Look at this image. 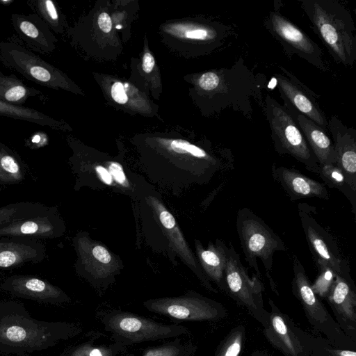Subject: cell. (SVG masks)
<instances>
[{"label":"cell","mask_w":356,"mask_h":356,"mask_svg":"<svg viewBox=\"0 0 356 356\" xmlns=\"http://www.w3.org/2000/svg\"><path fill=\"white\" fill-rule=\"evenodd\" d=\"M81 332V327L74 323L35 319L17 301L0 302L1 354L27 356L54 347Z\"/></svg>","instance_id":"6da1fadb"},{"label":"cell","mask_w":356,"mask_h":356,"mask_svg":"<svg viewBox=\"0 0 356 356\" xmlns=\"http://www.w3.org/2000/svg\"><path fill=\"white\" fill-rule=\"evenodd\" d=\"M313 30L333 59L346 67L356 60V27L350 11L335 0H300Z\"/></svg>","instance_id":"7a4b0ae2"},{"label":"cell","mask_w":356,"mask_h":356,"mask_svg":"<svg viewBox=\"0 0 356 356\" xmlns=\"http://www.w3.org/2000/svg\"><path fill=\"white\" fill-rule=\"evenodd\" d=\"M197 84L217 96L219 109L232 108L248 118L253 111L252 100L259 99L261 95L259 79L242 58L229 67L203 73Z\"/></svg>","instance_id":"3957f363"},{"label":"cell","mask_w":356,"mask_h":356,"mask_svg":"<svg viewBox=\"0 0 356 356\" xmlns=\"http://www.w3.org/2000/svg\"><path fill=\"white\" fill-rule=\"evenodd\" d=\"M104 329L112 340L127 346L145 341L174 339L189 334L181 325L164 324L146 317L120 309L99 314Z\"/></svg>","instance_id":"277c9868"},{"label":"cell","mask_w":356,"mask_h":356,"mask_svg":"<svg viewBox=\"0 0 356 356\" xmlns=\"http://www.w3.org/2000/svg\"><path fill=\"white\" fill-rule=\"evenodd\" d=\"M236 225L248 264L260 279L261 273L257 264V259H259L273 286V280L269 272L272 270L273 255L277 251L286 250L284 243L261 218L248 208H243L238 211Z\"/></svg>","instance_id":"5b68a950"},{"label":"cell","mask_w":356,"mask_h":356,"mask_svg":"<svg viewBox=\"0 0 356 356\" xmlns=\"http://www.w3.org/2000/svg\"><path fill=\"white\" fill-rule=\"evenodd\" d=\"M264 111L275 151L292 156L315 172L318 163L293 115L268 94L265 97Z\"/></svg>","instance_id":"8992f818"},{"label":"cell","mask_w":356,"mask_h":356,"mask_svg":"<svg viewBox=\"0 0 356 356\" xmlns=\"http://www.w3.org/2000/svg\"><path fill=\"white\" fill-rule=\"evenodd\" d=\"M0 61L26 79L51 89L65 88V76L55 67L30 51L13 38L0 41Z\"/></svg>","instance_id":"52a82bcc"},{"label":"cell","mask_w":356,"mask_h":356,"mask_svg":"<svg viewBox=\"0 0 356 356\" xmlns=\"http://www.w3.org/2000/svg\"><path fill=\"white\" fill-rule=\"evenodd\" d=\"M264 25L289 56L296 55L321 71L327 70L321 47L300 28L283 15L279 8L275 6L266 17Z\"/></svg>","instance_id":"ba28073f"},{"label":"cell","mask_w":356,"mask_h":356,"mask_svg":"<svg viewBox=\"0 0 356 356\" xmlns=\"http://www.w3.org/2000/svg\"><path fill=\"white\" fill-rule=\"evenodd\" d=\"M143 305L149 312L183 321L216 320L223 314L218 302L193 291L179 297L150 299Z\"/></svg>","instance_id":"9c48e42d"},{"label":"cell","mask_w":356,"mask_h":356,"mask_svg":"<svg viewBox=\"0 0 356 356\" xmlns=\"http://www.w3.org/2000/svg\"><path fill=\"white\" fill-rule=\"evenodd\" d=\"M227 291L234 298L247 307L260 321L266 318L263 308L262 291L264 286L259 278H250L243 265L239 254L230 243L227 250L225 268Z\"/></svg>","instance_id":"30bf717a"},{"label":"cell","mask_w":356,"mask_h":356,"mask_svg":"<svg viewBox=\"0 0 356 356\" xmlns=\"http://www.w3.org/2000/svg\"><path fill=\"white\" fill-rule=\"evenodd\" d=\"M279 68L282 73L274 76L284 106L303 115L327 131V120L320 107L317 95L284 67Z\"/></svg>","instance_id":"8fae6325"},{"label":"cell","mask_w":356,"mask_h":356,"mask_svg":"<svg viewBox=\"0 0 356 356\" xmlns=\"http://www.w3.org/2000/svg\"><path fill=\"white\" fill-rule=\"evenodd\" d=\"M298 211L300 223L316 263L325 264L338 274L346 270L345 261L333 237L310 215L304 204L298 205Z\"/></svg>","instance_id":"7c38bea8"},{"label":"cell","mask_w":356,"mask_h":356,"mask_svg":"<svg viewBox=\"0 0 356 356\" xmlns=\"http://www.w3.org/2000/svg\"><path fill=\"white\" fill-rule=\"evenodd\" d=\"M63 225L55 207H46L31 216L0 226V237H23L30 239L54 238L61 235Z\"/></svg>","instance_id":"4fadbf2b"},{"label":"cell","mask_w":356,"mask_h":356,"mask_svg":"<svg viewBox=\"0 0 356 356\" xmlns=\"http://www.w3.org/2000/svg\"><path fill=\"white\" fill-rule=\"evenodd\" d=\"M293 292L304 306L310 321L330 337L334 339L341 335V332L334 324V322L314 293L304 266L296 256H293Z\"/></svg>","instance_id":"5bb4252c"},{"label":"cell","mask_w":356,"mask_h":356,"mask_svg":"<svg viewBox=\"0 0 356 356\" xmlns=\"http://www.w3.org/2000/svg\"><path fill=\"white\" fill-rule=\"evenodd\" d=\"M0 287L16 297L43 303L60 305L70 300L59 287L32 275H11L1 282Z\"/></svg>","instance_id":"9a60e30c"},{"label":"cell","mask_w":356,"mask_h":356,"mask_svg":"<svg viewBox=\"0 0 356 356\" xmlns=\"http://www.w3.org/2000/svg\"><path fill=\"white\" fill-rule=\"evenodd\" d=\"M10 22L16 39L30 51L47 55L54 50L56 38L47 24L36 14L12 13Z\"/></svg>","instance_id":"2e32d148"},{"label":"cell","mask_w":356,"mask_h":356,"mask_svg":"<svg viewBox=\"0 0 356 356\" xmlns=\"http://www.w3.org/2000/svg\"><path fill=\"white\" fill-rule=\"evenodd\" d=\"M337 156V165L344 174L351 188L356 191V131L332 115L327 120Z\"/></svg>","instance_id":"e0dca14e"},{"label":"cell","mask_w":356,"mask_h":356,"mask_svg":"<svg viewBox=\"0 0 356 356\" xmlns=\"http://www.w3.org/2000/svg\"><path fill=\"white\" fill-rule=\"evenodd\" d=\"M46 257V248L38 240L0 237V269L38 264Z\"/></svg>","instance_id":"ac0fdd59"},{"label":"cell","mask_w":356,"mask_h":356,"mask_svg":"<svg viewBox=\"0 0 356 356\" xmlns=\"http://www.w3.org/2000/svg\"><path fill=\"white\" fill-rule=\"evenodd\" d=\"M271 173L274 180L280 184L291 200L309 197L329 199L330 195L324 184L297 170L273 164Z\"/></svg>","instance_id":"d6986e66"},{"label":"cell","mask_w":356,"mask_h":356,"mask_svg":"<svg viewBox=\"0 0 356 356\" xmlns=\"http://www.w3.org/2000/svg\"><path fill=\"white\" fill-rule=\"evenodd\" d=\"M149 200L156 212L158 213L159 220L165 229L167 236L176 249V251L195 273L203 285L207 289L215 291L209 281L202 274L200 268L197 266L195 257L184 238L174 216L154 197L150 196L149 197Z\"/></svg>","instance_id":"ffe728a7"},{"label":"cell","mask_w":356,"mask_h":356,"mask_svg":"<svg viewBox=\"0 0 356 356\" xmlns=\"http://www.w3.org/2000/svg\"><path fill=\"white\" fill-rule=\"evenodd\" d=\"M289 111L296 120L318 165L336 163L334 144L327 136V131L303 115Z\"/></svg>","instance_id":"44dd1931"},{"label":"cell","mask_w":356,"mask_h":356,"mask_svg":"<svg viewBox=\"0 0 356 356\" xmlns=\"http://www.w3.org/2000/svg\"><path fill=\"white\" fill-rule=\"evenodd\" d=\"M197 252L201 265L206 274L223 290L227 291L225 284V268L228 246L220 239L215 243L210 242L207 248L196 242Z\"/></svg>","instance_id":"7402d4cb"},{"label":"cell","mask_w":356,"mask_h":356,"mask_svg":"<svg viewBox=\"0 0 356 356\" xmlns=\"http://www.w3.org/2000/svg\"><path fill=\"white\" fill-rule=\"evenodd\" d=\"M266 335L285 356H307L300 340L278 312L272 310L267 322Z\"/></svg>","instance_id":"603a6c76"},{"label":"cell","mask_w":356,"mask_h":356,"mask_svg":"<svg viewBox=\"0 0 356 356\" xmlns=\"http://www.w3.org/2000/svg\"><path fill=\"white\" fill-rule=\"evenodd\" d=\"M348 278L346 270L337 274L327 297L339 316L355 324L356 296Z\"/></svg>","instance_id":"cb8c5ba5"},{"label":"cell","mask_w":356,"mask_h":356,"mask_svg":"<svg viewBox=\"0 0 356 356\" xmlns=\"http://www.w3.org/2000/svg\"><path fill=\"white\" fill-rule=\"evenodd\" d=\"M26 170L21 156L0 142V186L22 183L26 179Z\"/></svg>","instance_id":"d4e9b609"},{"label":"cell","mask_w":356,"mask_h":356,"mask_svg":"<svg viewBox=\"0 0 356 356\" xmlns=\"http://www.w3.org/2000/svg\"><path fill=\"white\" fill-rule=\"evenodd\" d=\"M42 95L40 90L26 86L15 74L6 75L0 70V100L22 106L29 98Z\"/></svg>","instance_id":"484cf974"},{"label":"cell","mask_w":356,"mask_h":356,"mask_svg":"<svg viewBox=\"0 0 356 356\" xmlns=\"http://www.w3.org/2000/svg\"><path fill=\"white\" fill-rule=\"evenodd\" d=\"M0 116L29 122L51 129H62L60 122L54 120L40 111L0 100Z\"/></svg>","instance_id":"4316f807"},{"label":"cell","mask_w":356,"mask_h":356,"mask_svg":"<svg viewBox=\"0 0 356 356\" xmlns=\"http://www.w3.org/2000/svg\"><path fill=\"white\" fill-rule=\"evenodd\" d=\"M97 337L65 350L60 356H119L125 346L114 341L111 343L98 342Z\"/></svg>","instance_id":"83f0119b"},{"label":"cell","mask_w":356,"mask_h":356,"mask_svg":"<svg viewBox=\"0 0 356 356\" xmlns=\"http://www.w3.org/2000/svg\"><path fill=\"white\" fill-rule=\"evenodd\" d=\"M329 187L341 192L350 202L354 213L356 207V191L348 184L344 174L336 163L318 165L315 172Z\"/></svg>","instance_id":"f1b7e54d"},{"label":"cell","mask_w":356,"mask_h":356,"mask_svg":"<svg viewBox=\"0 0 356 356\" xmlns=\"http://www.w3.org/2000/svg\"><path fill=\"white\" fill-rule=\"evenodd\" d=\"M195 350L191 340L179 337L146 349L142 356H193Z\"/></svg>","instance_id":"f546056e"},{"label":"cell","mask_w":356,"mask_h":356,"mask_svg":"<svg viewBox=\"0 0 356 356\" xmlns=\"http://www.w3.org/2000/svg\"><path fill=\"white\" fill-rule=\"evenodd\" d=\"M47 206L40 202H21L0 207V226L9 222L34 215Z\"/></svg>","instance_id":"4dcf8cb0"},{"label":"cell","mask_w":356,"mask_h":356,"mask_svg":"<svg viewBox=\"0 0 356 356\" xmlns=\"http://www.w3.org/2000/svg\"><path fill=\"white\" fill-rule=\"evenodd\" d=\"M28 6L38 15L49 26V28L58 32L60 29V15L56 6L51 0H29L26 2Z\"/></svg>","instance_id":"1f68e13d"},{"label":"cell","mask_w":356,"mask_h":356,"mask_svg":"<svg viewBox=\"0 0 356 356\" xmlns=\"http://www.w3.org/2000/svg\"><path fill=\"white\" fill-rule=\"evenodd\" d=\"M316 265L318 269V274L311 286L316 295H318L321 297H327L338 273L325 264L318 263Z\"/></svg>","instance_id":"d6a6232c"},{"label":"cell","mask_w":356,"mask_h":356,"mask_svg":"<svg viewBox=\"0 0 356 356\" xmlns=\"http://www.w3.org/2000/svg\"><path fill=\"white\" fill-rule=\"evenodd\" d=\"M171 149L179 154H188L197 159L211 162L219 163L218 161L208 154L204 149L190 143L189 142L178 139L170 143Z\"/></svg>","instance_id":"836d02e7"},{"label":"cell","mask_w":356,"mask_h":356,"mask_svg":"<svg viewBox=\"0 0 356 356\" xmlns=\"http://www.w3.org/2000/svg\"><path fill=\"white\" fill-rule=\"evenodd\" d=\"M243 335L241 330H235L226 339L216 356H238L241 350Z\"/></svg>","instance_id":"e575fe53"},{"label":"cell","mask_w":356,"mask_h":356,"mask_svg":"<svg viewBox=\"0 0 356 356\" xmlns=\"http://www.w3.org/2000/svg\"><path fill=\"white\" fill-rule=\"evenodd\" d=\"M108 171L113 179L122 186H129V182L124 172L122 165L117 162H111Z\"/></svg>","instance_id":"d590c367"},{"label":"cell","mask_w":356,"mask_h":356,"mask_svg":"<svg viewBox=\"0 0 356 356\" xmlns=\"http://www.w3.org/2000/svg\"><path fill=\"white\" fill-rule=\"evenodd\" d=\"M111 94L113 99L119 104H125L128 101L123 84L115 81L111 86Z\"/></svg>","instance_id":"8d00e7d4"},{"label":"cell","mask_w":356,"mask_h":356,"mask_svg":"<svg viewBox=\"0 0 356 356\" xmlns=\"http://www.w3.org/2000/svg\"><path fill=\"white\" fill-rule=\"evenodd\" d=\"M91 253L93 258L100 264L108 265L112 260L110 252L104 246L99 245L93 246Z\"/></svg>","instance_id":"74e56055"},{"label":"cell","mask_w":356,"mask_h":356,"mask_svg":"<svg viewBox=\"0 0 356 356\" xmlns=\"http://www.w3.org/2000/svg\"><path fill=\"white\" fill-rule=\"evenodd\" d=\"M99 29L104 33H109L112 29V21L109 15L106 13L99 14L97 19Z\"/></svg>","instance_id":"f35d334b"},{"label":"cell","mask_w":356,"mask_h":356,"mask_svg":"<svg viewBox=\"0 0 356 356\" xmlns=\"http://www.w3.org/2000/svg\"><path fill=\"white\" fill-rule=\"evenodd\" d=\"M155 60L152 54L150 52L147 51L143 58V70L145 72L149 73L153 70Z\"/></svg>","instance_id":"ab89813d"},{"label":"cell","mask_w":356,"mask_h":356,"mask_svg":"<svg viewBox=\"0 0 356 356\" xmlns=\"http://www.w3.org/2000/svg\"><path fill=\"white\" fill-rule=\"evenodd\" d=\"M95 170L103 182L108 185H112L113 177L106 168L101 165H97L95 168Z\"/></svg>","instance_id":"60d3db41"},{"label":"cell","mask_w":356,"mask_h":356,"mask_svg":"<svg viewBox=\"0 0 356 356\" xmlns=\"http://www.w3.org/2000/svg\"><path fill=\"white\" fill-rule=\"evenodd\" d=\"M45 133H36L31 136V142L33 145H37L38 147L40 145H44L45 141Z\"/></svg>","instance_id":"b9f144b4"},{"label":"cell","mask_w":356,"mask_h":356,"mask_svg":"<svg viewBox=\"0 0 356 356\" xmlns=\"http://www.w3.org/2000/svg\"><path fill=\"white\" fill-rule=\"evenodd\" d=\"M337 356H356L355 351L354 350H337L336 352Z\"/></svg>","instance_id":"7bdbcfd3"}]
</instances>
